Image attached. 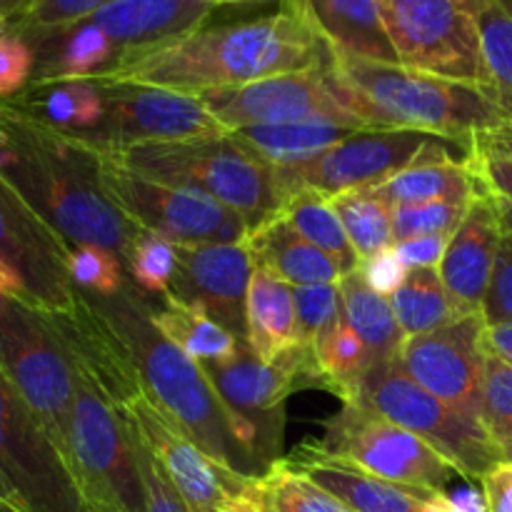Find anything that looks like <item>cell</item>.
Instances as JSON below:
<instances>
[{"label":"cell","instance_id":"cell-2","mask_svg":"<svg viewBox=\"0 0 512 512\" xmlns=\"http://www.w3.org/2000/svg\"><path fill=\"white\" fill-rule=\"evenodd\" d=\"M0 178L68 245H100L125 258L135 225L108 200L98 153L0 100Z\"/></svg>","mask_w":512,"mask_h":512},{"label":"cell","instance_id":"cell-10","mask_svg":"<svg viewBox=\"0 0 512 512\" xmlns=\"http://www.w3.org/2000/svg\"><path fill=\"white\" fill-rule=\"evenodd\" d=\"M65 463L88 505L145 512V485L128 425L113 403L80 375H75Z\"/></svg>","mask_w":512,"mask_h":512},{"label":"cell","instance_id":"cell-57","mask_svg":"<svg viewBox=\"0 0 512 512\" xmlns=\"http://www.w3.org/2000/svg\"><path fill=\"white\" fill-rule=\"evenodd\" d=\"M0 290H5V293L20 295V298H23V288H20L18 278H15V275L10 273L8 268H3V265H0Z\"/></svg>","mask_w":512,"mask_h":512},{"label":"cell","instance_id":"cell-38","mask_svg":"<svg viewBox=\"0 0 512 512\" xmlns=\"http://www.w3.org/2000/svg\"><path fill=\"white\" fill-rule=\"evenodd\" d=\"M480 45L490 75V95L512 125V15L493 0H480Z\"/></svg>","mask_w":512,"mask_h":512},{"label":"cell","instance_id":"cell-50","mask_svg":"<svg viewBox=\"0 0 512 512\" xmlns=\"http://www.w3.org/2000/svg\"><path fill=\"white\" fill-rule=\"evenodd\" d=\"M448 240L450 238H445V235H425V238L400 240V243L393 245V250L408 270L438 268L445 248H448Z\"/></svg>","mask_w":512,"mask_h":512},{"label":"cell","instance_id":"cell-63","mask_svg":"<svg viewBox=\"0 0 512 512\" xmlns=\"http://www.w3.org/2000/svg\"><path fill=\"white\" fill-rule=\"evenodd\" d=\"M0 498H8L10 500V490H8V485H5L3 478H0Z\"/></svg>","mask_w":512,"mask_h":512},{"label":"cell","instance_id":"cell-18","mask_svg":"<svg viewBox=\"0 0 512 512\" xmlns=\"http://www.w3.org/2000/svg\"><path fill=\"white\" fill-rule=\"evenodd\" d=\"M68 250L70 245L0 178V265L18 278L23 298L43 313L70 310L75 303Z\"/></svg>","mask_w":512,"mask_h":512},{"label":"cell","instance_id":"cell-7","mask_svg":"<svg viewBox=\"0 0 512 512\" xmlns=\"http://www.w3.org/2000/svg\"><path fill=\"white\" fill-rule=\"evenodd\" d=\"M470 155L473 145L445 135L413 128H368L340 140L308 163L275 168V178L283 200L298 190L335 198L350 190L375 188L413 165L430 160L470 163Z\"/></svg>","mask_w":512,"mask_h":512},{"label":"cell","instance_id":"cell-62","mask_svg":"<svg viewBox=\"0 0 512 512\" xmlns=\"http://www.w3.org/2000/svg\"><path fill=\"white\" fill-rule=\"evenodd\" d=\"M208 5H230V3H248V0H205Z\"/></svg>","mask_w":512,"mask_h":512},{"label":"cell","instance_id":"cell-56","mask_svg":"<svg viewBox=\"0 0 512 512\" xmlns=\"http://www.w3.org/2000/svg\"><path fill=\"white\" fill-rule=\"evenodd\" d=\"M480 138H485L488 143H493V145H500V148L512 150V125H505V128L493 130V133L480 135Z\"/></svg>","mask_w":512,"mask_h":512},{"label":"cell","instance_id":"cell-40","mask_svg":"<svg viewBox=\"0 0 512 512\" xmlns=\"http://www.w3.org/2000/svg\"><path fill=\"white\" fill-rule=\"evenodd\" d=\"M480 420L503 460L512 463V365L490 355L485 360Z\"/></svg>","mask_w":512,"mask_h":512},{"label":"cell","instance_id":"cell-45","mask_svg":"<svg viewBox=\"0 0 512 512\" xmlns=\"http://www.w3.org/2000/svg\"><path fill=\"white\" fill-rule=\"evenodd\" d=\"M128 433L130 438H133L135 463H138L140 478H143L145 485V512H193L190 505L183 500V495L178 493V488L170 483V478L165 475V470L160 468L158 460L153 458V453L145 448L143 440H140L130 428Z\"/></svg>","mask_w":512,"mask_h":512},{"label":"cell","instance_id":"cell-22","mask_svg":"<svg viewBox=\"0 0 512 512\" xmlns=\"http://www.w3.org/2000/svg\"><path fill=\"white\" fill-rule=\"evenodd\" d=\"M500 235H503V223L493 195L480 188L460 228L450 235L448 248L438 265L445 288L465 313H480L483 308Z\"/></svg>","mask_w":512,"mask_h":512},{"label":"cell","instance_id":"cell-8","mask_svg":"<svg viewBox=\"0 0 512 512\" xmlns=\"http://www.w3.org/2000/svg\"><path fill=\"white\" fill-rule=\"evenodd\" d=\"M353 403L365 405L390 423L410 430L433 445L465 480H478L503 463V455L488 430L475 418L450 408L415 383L398 360L378 363L368 370Z\"/></svg>","mask_w":512,"mask_h":512},{"label":"cell","instance_id":"cell-42","mask_svg":"<svg viewBox=\"0 0 512 512\" xmlns=\"http://www.w3.org/2000/svg\"><path fill=\"white\" fill-rule=\"evenodd\" d=\"M473 200H435V203L395 205L393 235L395 243L425 235H450L460 228Z\"/></svg>","mask_w":512,"mask_h":512},{"label":"cell","instance_id":"cell-55","mask_svg":"<svg viewBox=\"0 0 512 512\" xmlns=\"http://www.w3.org/2000/svg\"><path fill=\"white\" fill-rule=\"evenodd\" d=\"M218 512H265V510L255 503V498L250 495V490H248V493L238 495V498H233L230 503H225Z\"/></svg>","mask_w":512,"mask_h":512},{"label":"cell","instance_id":"cell-58","mask_svg":"<svg viewBox=\"0 0 512 512\" xmlns=\"http://www.w3.org/2000/svg\"><path fill=\"white\" fill-rule=\"evenodd\" d=\"M493 200H495V208H498L500 223H503L505 230H510L512 233V200L500 198V195H493Z\"/></svg>","mask_w":512,"mask_h":512},{"label":"cell","instance_id":"cell-15","mask_svg":"<svg viewBox=\"0 0 512 512\" xmlns=\"http://www.w3.org/2000/svg\"><path fill=\"white\" fill-rule=\"evenodd\" d=\"M98 83L103 90L105 118L80 140L105 153L140 143L215 138L228 133L193 93L143 83Z\"/></svg>","mask_w":512,"mask_h":512},{"label":"cell","instance_id":"cell-33","mask_svg":"<svg viewBox=\"0 0 512 512\" xmlns=\"http://www.w3.org/2000/svg\"><path fill=\"white\" fill-rule=\"evenodd\" d=\"M340 295H343L345 323L368 345L373 363L378 365L398 358L405 335L395 320L390 300L375 293L363 280L360 270L340 280Z\"/></svg>","mask_w":512,"mask_h":512},{"label":"cell","instance_id":"cell-28","mask_svg":"<svg viewBox=\"0 0 512 512\" xmlns=\"http://www.w3.org/2000/svg\"><path fill=\"white\" fill-rule=\"evenodd\" d=\"M248 345L263 363L300 345L293 285L263 268H253L248 288Z\"/></svg>","mask_w":512,"mask_h":512},{"label":"cell","instance_id":"cell-59","mask_svg":"<svg viewBox=\"0 0 512 512\" xmlns=\"http://www.w3.org/2000/svg\"><path fill=\"white\" fill-rule=\"evenodd\" d=\"M0 512H28V510H25L23 505L15 503V500L0 498Z\"/></svg>","mask_w":512,"mask_h":512},{"label":"cell","instance_id":"cell-25","mask_svg":"<svg viewBox=\"0 0 512 512\" xmlns=\"http://www.w3.org/2000/svg\"><path fill=\"white\" fill-rule=\"evenodd\" d=\"M253 268H263L278 275L288 285H338L343 280L338 265L310 245L283 215L258 225L243 240Z\"/></svg>","mask_w":512,"mask_h":512},{"label":"cell","instance_id":"cell-16","mask_svg":"<svg viewBox=\"0 0 512 512\" xmlns=\"http://www.w3.org/2000/svg\"><path fill=\"white\" fill-rule=\"evenodd\" d=\"M118 415L143 440L193 512H218L253 485V478L215 463L173 415L148 398V393L135 395Z\"/></svg>","mask_w":512,"mask_h":512},{"label":"cell","instance_id":"cell-4","mask_svg":"<svg viewBox=\"0 0 512 512\" xmlns=\"http://www.w3.org/2000/svg\"><path fill=\"white\" fill-rule=\"evenodd\" d=\"M100 303L128 343L148 398L173 415L215 463L245 478H260L263 473L240 445L233 420L200 363L155 330L148 300L125 283L118 295L100 298Z\"/></svg>","mask_w":512,"mask_h":512},{"label":"cell","instance_id":"cell-48","mask_svg":"<svg viewBox=\"0 0 512 512\" xmlns=\"http://www.w3.org/2000/svg\"><path fill=\"white\" fill-rule=\"evenodd\" d=\"M470 168H473L480 188L488 190L490 195L512 200V150L488 143L478 135L473 140Z\"/></svg>","mask_w":512,"mask_h":512},{"label":"cell","instance_id":"cell-5","mask_svg":"<svg viewBox=\"0 0 512 512\" xmlns=\"http://www.w3.org/2000/svg\"><path fill=\"white\" fill-rule=\"evenodd\" d=\"M105 155L148 180L210 195L243 215L250 230L268 223L283 208L273 165L248 153L230 133L215 138L128 145Z\"/></svg>","mask_w":512,"mask_h":512},{"label":"cell","instance_id":"cell-34","mask_svg":"<svg viewBox=\"0 0 512 512\" xmlns=\"http://www.w3.org/2000/svg\"><path fill=\"white\" fill-rule=\"evenodd\" d=\"M280 215L318 250H323L330 260L340 268V273H358L360 258L350 243L340 215L335 213L328 195L315 190H298L283 200Z\"/></svg>","mask_w":512,"mask_h":512},{"label":"cell","instance_id":"cell-46","mask_svg":"<svg viewBox=\"0 0 512 512\" xmlns=\"http://www.w3.org/2000/svg\"><path fill=\"white\" fill-rule=\"evenodd\" d=\"M35 48L20 33H0V100H13L33 83Z\"/></svg>","mask_w":512,"mask_h":512},{"label":"cell","instance_id":"cell-13","mask_svg":"<svg viewBox=\"0 0 512 512\" xmlns=\"http://www.w3.org/2000/svg\"><path fill=\"white\" fill-rule=\"evenodd\" d=\"M0 478L28 512H88L68 463L0 365Z\"/></svg>","mask_w":512,"mask_h":512},{"label":"cell","instance_id":"cell-9","mask_svg":"<svg viewBox=\"0 0 512 512\" xmlns=\"http://www.w3.org/2000/svg\"><path fill=\"white\" fill-rule=\"evenodd\" d=\"M98 180L110 203L140 230L175 245H240L250 233L243 215L193 188H178L130 173L103 150Z\"/></svg>","mask_w":512,"mask_h":512},{"label":"cell","instance_id":"cell-1","mask_svg":"<svg viewBox=\"0 0 512 512\" xmlns=\"http://www.w3.org/2000/svg\"><path fill=\"white\" fill-rule=\"evenodd\" d=\"M328 48L303 0H285L278 13L243 23L200 25L193 33L123 53L95 80L143 83L200 95L283 73L328 68Z\"/></svg>","mask_w":512,"mask_h":512},{"label":"cell","instance_id":"cell-37","mask_svg":"<svg viewBox=\"0 0 512 512\" xmlns=\"http://www.w3.org/2000/svg\"><path fill=\"white\" fill-rule=\"evenodd\" d=\"M250 495L265 512H353L285 460L253 480Z\"/></svg>","mask_w":512,"mask_h":512},{"label":"cell","instance_id":"cell-43","mask_svg":"<svg viewBox=\"0 0 512 512\" xmlns=\"http://www.w3.org/2000/svg\"><path fill=\"white\" fill-rule=\"evenodd\" d=\"M300 345H313L343 320V295L338 285H298L293 288Z\"/></svg>","mask_w":512,"mask_h":512},{"label":"cell","instance_id":"cell-20","mask_svg":"<svg viewBox=\"0 0 512 512\" xmlns=\"http://www.w3.org/2000/svg\"><path fill=\"white\" fill-rule=\"evenodd\" d=\"M178 268L168 298L203 310L240 343H248V288L253 260L245 245H175Z\"/></svg>","mask_w":512,"mask_h":512},{"label":"cell","instance_id":"cell-21","mask_svg":"<svg viewBox=\"0 0 512 512\" xmlns=\"http://www.w3.org/2000/svg\"><path fill=\"white\" fill-rule=\"evenodd\" d=\"M283 460L353 512H430V498L435 495L378 478L338 455L325 453L318 443L300 445Z\"/></svg>","mask_w":512,"mask_h":512},{"label":"cell","instance_id":"cell-23","mask_svg":"<svg viewBox=\"0 0 512 512\" xmlns=\"http://www.w3.org/2000/svg\"><path fill=\"white\" fill-rule=\"evenodd\" d=\"M205 0H113L93 15L95 25L118 45L120 55L193 33L208 20Z\"/></svg>","mask_w":512,"mask_h":512},{"label":"cell","instance_id":"cell-29","mask_svg":"<svg viewBox=\"0 0 512 512\" xmlns=\"http://www.w3.org/2000/svg\"><path fill=\"white\" fill-rule=\"evenodd\" d=\"M35 40H40L48 48H45L43 58L35 60L33 83L95 78L120 58L118 45L93 20H83V23H75L70 28Z\"/></svg>","mask_w":512,"mask_h":512},{"label":"cell","instance_id":"cell-14","mask_svg":"<svg viewBox=\"0 0 512 512\" xmlns=\"http://www.w3.org/2000/svg\"><path fill=\"white\" fill-rule=\"evenodd\" d=\"M318 445L378 478L430 493H448L463 478L433 445L360 403H345Z\"/></svg>","mask_w":512,"mask_h":512},{"label":"cell","instance_id":"cell-19","mask_svg":"<svg viewBox=\"0 0 512 512\" xmlns=\"http://www.w3.org/2000/svg\"><path fill=\"white\" fill-rule=\"evenodd\" d=\"M483 333V313L468 315L435 333L405 338L395 360L415 383L423 385L435 398L468 418L480 420L485 360H488L483 350Z\"/></svg>","mask_w":512,"mask_h":512},{"label":"cell","instance_id":"cell-52","mask_svg":"<svg viewBox=\"0 0 512 512\" xmlns=\"http://www.w3.org/2000/svg\"><path fill=\"white\" fill-rule=\"evenodd\" d=\"M430 512H488L483 488L463 485V488H450L448 493H435L430 498Z\"/></svg>","mask_w":512,"mask_h":512},{"label":"cell","instance_id":"cell-44","mask_svg":"<svg viewBox=\"0 0 512 512\" xmlns=\"http://www.w3.org/2000/svg\"><path fill=\"white\" fill-rule=\"evenodd\" d=\"M110 3L113 0H33L28 15L15 33H20L23 38L25 35L43 38V35L58 33V30L93 18L98 10H103Z\"/></svg>","mask_w":512,"mask_h":512},{"label":"cell","instance_id":"cell-27","mask_svg":"<svg viewBox=\"0 0 512 512\" xmlns=\"http://www.w3.org/2000/svg\"><path fill=\"white\" fill-rule=\"evenodd\" d=\"M10 103L58 133L83 138L93 133L105 118V100L100 83L93 78L43 80L30 83Z\"/></svg>","mask_w":512,"mask_h":512},{"label":"cell","instance_id":"cell-60","mask_svg":"<svg viewBox=\"0 0 512 512\" xmlns=\"http://www.w3.org/2000/svg\"><path fill=\"white\" fill-rule=\"evenodd\" d=\"M88 512H118L115 508H108V505H98V503H93V505H88Z\"/></svg>","mask_w":512,"mask_h":512},{"label":"cell","instance_id":"cell-36","mask_svg":"<svg viewBox=\"0 0 512 512\" xmlns=\"http://www.w3.org/2000/svg\"><path fill=\"white\" fill-rule=\"evenodd\" d=\"M330 203L343 220L345 233H348L360 263L393 248V205L388 200L365 188L335 195L330 198Z\"/></svg>","mask_w":512,"mask_h":512},{"label":"cell","instance_id":"cell-11","mask_svg":"<svg viewBox=\"0 0 512 512\" xmlns=\"http://www.w3.org/2000/svg\"><path fill=\"white\" fill-rule=\"evenodd\" d=\"M400 65L490 90L480 0H378Z\"/></svg>","mask_w":512,"mask_h":512},{"label":"cell","instance_id":"cell-39","mask_svg":"<svg viewBox=\"0 0 512 512\" xmlns=\"http://www.w3.org/2000/svg\"><path fill=\"white\" fill-rule=\"evenodd\" d=\"M123 263L128 265L133 285H138L143 293L165 295L178 268V248L160 235L135 228Z\"/></svg>","mask_w":512,"mask_h":512},{"label":"cell","instance_id":"cell-49","mask_svg":"<svg viewBox=\"0 0 512 512\" xmlns=\"http://www.w3.org/2000/svg\"><path fill=\"white\" fill-rule=\"evenodd\" d=\"M360 275H363L365 283L375 290L383 298H390L395 295V290L403 285L405 275H408V268L400 263V258L395 255L393 248L383 250V253L373 255V258L363 260L360 263Z\"/></svg>","mask_w":512,"mask_h":512},{"label":"cell","instance_id":"cell-35","mask_svg":"<svg viewBox=\"0 0 512 512\" xmlns=\"http://www.w3.org/2000/svg\"><path fill=\"white\" fill-rule=\"evenodd\" d=\"M313 363L315 375H318V388L338 395L343 405L353 403L360 383L375 365L368 345L345 323V318L315 340Z\"/></svg>","mask_w":512,"mask_h":512},{"label":"cell","instance_id":"cell-24","mask_svg":"<svg viewBox=\"0 0 512 512\" xmlns=\"http://www.w3.org/2000/svg\"><path fill=\"white\" fill-rule=\"evenodd\" d=\"M320 38L335 55L400 65L378 0H303Z\"/></svg>","mask_w":512,"mask_h":512},{"label":"cell","instance_id":"cell-51","mask_svg":"<svg viewBox=\"0 0 512 512\" xmlns=\"http://www.w3.org/2000/svg\"><path fill=\"white\" fill-rule=\"evenodd\" d=\"M488 512H512V463L503 460L480 478Z\"/></svg>","mask_w":512,"mask_h":512},{"label":"cell","instance_id":"cell-32","mask_svg":"<svg viewBox=\"0 0 512 512\" xmlns=\"http://www.w3.org/2000/svg\"><path fill=\"white\" fill-rule=\"evenodd\" d=\"M368 190L395 208V205L435 203V200H473L480 193V183L470 163L430 160V163L413 165Z\"/></svg>","mask_w":512,"mask_h":512},{"label":"cell","instance_id":"cell-12","mask_svg":"<svg viewBox=\"0 0 512 512\" xmlns=\"http://www.w3.org/2000/svg\"><path fill=\"white\" fill-rule=\"evenodd\" d=\"M0 365L65 460L75 370L43 310L0 290Z\"/></svg>","mask_w":512,"mask_h":512},{"label":"cell","instance_id":"cell-31","mask_svg":"<svg viewBox=\"0 0 512 512\" xmlns=\"http://www.w3.org/2000/svg\"><path fill=\"white\" fill-rule=\"evenodd\" d=\"M388 300L393 305L395 320H398L405 338L435 333V330L448 328V325L458 323L468 315H475L465 313L455 303L453 295L445 288L443 278H440L438 268L408 270L403 285Z\"/></svg>","mask_w":512,"mask_h":512},{"label":"cell","instance_id":"cell-53","mask_svg":"<svg viewBox=\"0 0 512 512\" xmlns=\"http://www.w3.org/2000/svg\"><path fill=\"white\" fill-rule=\"evenodd\" d=\"M483 350L490 358L512 365V323L485 325Z\"/></svg>","mask_w":512,"mask_h":512},{"label":"cell","instance_id":"cell-61","mask_svg":"<svg viewBox=\"0 0 512 512\" xmlns=\"http://www.w3.org/2000/svg\"><path fill=\"white\" fill-rule=\"evenodd\" d=\"M493 3L498 5V8H503L508 15H512V0H493Z\"/></svg>","mask_w":512,"mask_h":512},{"label":"cell","instance_id":"cell-17","mask_svg":"<svg viewBox=\"0 0 512 512\" xmlns=\"http://www.w3.org/2000/svg\"><path fill=\"white\" fill-rule=\"evenodd\" d=\"M198 98L228 133L250 125H278L308 118L358 120L348 113L340 98L333 63L328 68L283 73L233 88L205 90Z\"/></svg>","mask_w":512,"mask_h":512},{"label":"cell","instance_id":"cell-41","mask_svg":"<svg viewBox=\"0 0 512 512\" xmlns=\"http://www.w3.org/2000/svg\"><path fill=\"white\" fill-rule=\"evenodd\" d=\"M68 275L83 293L113 298L125 288L123 258L100 245H70Z\"/></svg>","mask_w":512,"mask_h":512},{"label":"cell","instance_id":"cell-3","mask_svg":"<svg viewBox=\"0 0 512 512\" xmlns=\"http://www.w3.org/2000/svg\"><path fill=\"white\" fill-rule=\"evenodd\" d=\"M333 73L350 115L368 128H413L473 145L508 125L488 88L333 53Z\"/></svg>","mask_w":512,"mask_h":512},{"label":"cell","instance_id":"cell-47","mask_svg":"<svg viewBox=\"0 0 512 512\" xmlns=\"http://www.w3.org/2000/svg\"><path fill=\"white\" fill-rule=\"evenodd\" d=\"M480 313H483L485 325L512 323V233L505 228L500 235L493 275H490Z\"/></svg>","mask_w":512,"mask_h":512},{"label":"cell","instance_id":"cell-6","mask_svg":"<svg viewBox=\"0 0 512 512\" xmlns=\"http://www.w3.org/2000/svg\"><path fill=\"white\" fill-rule=\"evenodd\" d=\"M200 368L228 410L240 445L265 475L283 460L288 398L298 388H318L313 345H298L273 363H263L250 345H243L235 358L200 363Z\"/></svg>","mask_w":512,"mask_h":512},{"label":"cell","instance_id":"cell-54","mask_svg":"<svg viewBox=\"0 0 512 512\" xmlns=\"http://www.w3.org/2000/svg\"><path fill=\"white\" fill-rule=\"evenodd\" d=\"M33 0H0V33L18 30L23 18L28 15Z\"/></svg>","mask_w":512,"mask_h":512},{"label":"cell","instance_id":"cell-26","mask_svg":"<svg viewBox=\"0 0 512 512\" xmlns=\"http://www.w3.org/2000/svg\"><path fill=\"white\" fill-rule=\"evenodd\" d=\"M358 130H368V125L358 120L308 118L278 125H250L230 130V135L263 163L288 168L318 158Z\"/></svg>","mask_w":512,"mask_h":512},{"label":"cell","instance_id":"cell-30","mask_svg":"<svg viewBox=\"0 0 512 512\" xmlns=\"http://www.w3.org/2000/svg\"><path fill=\"white\" fill-rule=\"evenodd\" d=\"M150 320L163 338L178 345L188 358L198 360V363L230 360L240 353L243 345H248L240 343L230 330L208 318L203 310L190 308L168 295H163L160 305H150Z\"/></svg>","mask_w":512,"mask_h":512}]
</instances>
